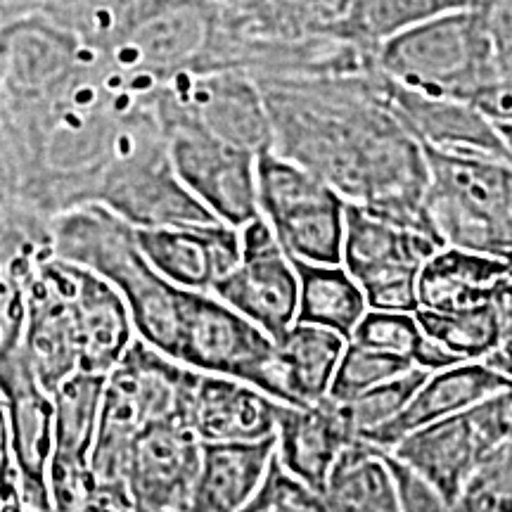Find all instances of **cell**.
Returning a JSON list of instances; mask_svg holds the SVG:
<instances>
[{
	"mask_svg": "<svg viewBox=\"0 0 512 512\" xmlns=\"http://www.w3.org/2000/svg\"><path fill=\"white\" fill-rule=\"evenodd\" d=\"M256 83L271 114L275 152L323 178L349 204L439 235L427 214L425 145L389 105L380 67Z\"/></svg>",
	"mask_w": 512,
	"mask_h": 512,
	"instance_id": "6da1fadb",
	"label": "cell"
},
{
	"mask_svg": "<svg viewBox=\"0 0 512 512\" xmlns=\"http://www.w3.org/2000/svg\"><path fill=\"white\" fill-rule=\"evenodd\" d=\"M53 252L117 285L138 337L171 361L200 373L238 377L290 403L278 349L264 330L214 292L171 283L136 240V228L102 204H83L50 221Z\"/></svg>",
	"mask_w": 512,
	"mask_h": 512,
	"instance_id": "7a4b0ae2",
	"label": "cell"
},
{
	"mask_svg": "<svg viewBox=\"0 0 512 512\" xmlns=\"http://www.w3.org/2000/svg\"><path fill=\"white\" fill-rule=\"evenodd\" d=\"M192 375L195 370L159 354L140 337L133 342L124 361L107 375L91 456L93 482L128 484V465L140 434L157 420H188Z\"/></svg>",
	"mask_w": 512,
	"mask_h": 512,
	"instance_id": "3957f363",
	"label": "cell"
},
{
	"mask_svg": "<svg viewBox=\"0 0 512 512\" xmlns=\"http://www.w3.org/2000/svg\"><path fill=\"white\" fill-rule=\"evenodd\" d=\"M377 67L408 91L479 105L494 50L479 5L422 22L377 50Z\"/></svg>",
	"mask_w": 512,
	"mask_h": 512,
	"instance_id": "277c9868",
	"label": "cell"
},
{
	"mask_svg": "<svg viewBox=\"0 0 512 512\" xmlns=\"http://www.w3.org/2000/svg\"><path fill=\"white\" fill-rule=\"evenodd\" d=\"M95 204L114 211L133 228L219 221L178 176L159 112L140 114L124 128Z\"/></svg>",
	"mask_w": 512,
	"mask_h": 512,
	"instance_id": "5b68a950",
	"label": "cell"
},
{
	"mask_svg": "<svg viewBox=\"0 0 512 512\" xmlns=\"http://www.w3.org/2000/svg\"><path fill=\"white\" fill-rule=\"evenodd\" d=\"M259 211L292 261L344 264L349 202L275 150L256 159Z\"/></svg>",
	"mask_w": 512,
	"mask_h": 512,
	"instance_id": "8992f818",
	"label": "cell"
},
{
	"mask_svg": "<svg viewBox=\"0 0 512 512\" xmlns=\"http://www.w3.org/2000/svg\"><path fill=\"white\" fill-rule=\"evenodd\" d=\"M441 247L446 242L439 235L382 211L349 204L344 266L363 287L370 309L418 311L420 271Z\"/></svg>",
	"mask_w": 512,
	"mask_h": 512,
	"instance_id": "52a82bcc",
	"label": "cell"
},
{
	"mask_svg": "<svg viewBox=\"0 0 512 512\" xmlns=\"http://www.w3.org/2000/svg\"><path fill=\"white\" fill-rule=\"evenodd\" d=\"M159 117L178 176L216 219L242 228L261 216L256 188L259 155L216 136L164 100L159 102Z\"/></svg>",
	"mask_w": 512,
	"mask_h": 512,
	"instance_id": "ba28073f",
	"label": "cell"
},
{
	"mask_svg": "<svg viewBox=\"0 0 512 512\" xmlns=\"http://www.w3.org/2000/svg\"><path fill=\"white\" fill-rule=\"evenodd\" d=\"M219 24V0H145L131 31L107 57L121 69L162 81L209 72Z\"/></svg>",
	"mask_w": 512,
	"mask_h": 512,
	"instance_id": "9c48e42d",
	"label": "cell"
},
{
	"mask_svg": "<svg viewBox=\"0 0 512 512\" xmlns=\"http://www.w3.org/2000/svg\"><path fill=\"white\" fill-rule=\"evenodd\" d=\"M238 266L219 280L214 294L252 320L273 342L294 328L299 316V275L264 216L240 228Z\"/></svg>",
	"mask_w": 512,
	"mask_h": 512,
	"instance_id": "30bf717a",
	"label": "cell"
},
{
	"mask_svg": "<svg viewBox=\"0 0 512 512\" xmlns=\"http://www.w3.org/2000/svg\"><path fill=\"white\" fill-rule=\"evenodd\" d=\"M95 50L43 12L0 24V110L38 105L55 95Z\"/></svg>",
	"mask_w": 512,
	"mask_h": 512,
	"instance_id": "8fae6325",
	"label": "cell"
},
{
	"mask_svg": "<svg viewBox=\"0 0 512 512\" xmlns=\"http://www.w3.org/2000/svg\"><path fill=\"white\" fill-rule=\"evenodd\" d=\"M0 411V432L8 437L12 456L22 472L27 505L53 512L48 467L53 453L55 401L38 382L22 347L0 354Z\"/></svg>",
	"mask_w": 512,
	"mask_h": 512,
	"instance_id": "7c38bea8",
	"label": "cell"
},
{
	"mask_svg": "<svg viewBox=\"0 0 512 512\" xmlns=\"http://www.w3.org/2000/svg\"><path fill=\"white\" fill-rule=\"evenodd\" d=\"M162 100L254 155L273 150L271 114L252 76L233 69L183 72L166 83Z\"/></svg>",
	"mask_w": 512,
	"mask_h": 512,
	"instance_id": "4fadbf2b",
	"label": "cell"
},
{
	"mask_svg": "<svg viewBox=\"0 0 512 512\" xmlns=\"http://www.w3.org/2000/svg\"><path fill=\"white\" fill-rule=\"evenodd\" d=\"M202 465V441L185 418L152 422L128 465L136 512H190Z\"/></svg>",
	"mask_w": 512,
	"mask_h": 512,
	"instance_id": "5bb4252c",
	"label": "cell"
},
{
	"mask_svg": "<svg viewBox=\"0 0 512 512\" xmlns=\"http://www.w3.org/2000/svg\"><path fill=\"white\" fill-rule=\"evenodd\" d=\"M107 375L76 373L53 392L55 427L48 486L53 512H76L91 482Z\"/></svg>",
	"mask_w": 512,
	"mask_h": 512,
	"instance_id": "9a60e30c",
	"label": "cell"
},
{
	"mask_svg": "<svg viewBox=\"0 0 512 512\" xmlns=\"http://www.w3.org/2000/svg\"><path fill=\"white\" fill-rule=\"evenodd\" d=\"M136 240L164 278L197 292H214L242 256L240 228L223 221L136 228Z\"/></svg>",
	"mask_w": 512,
	"mask_h": 512,
	"instance_id": "2e32d148",
	"label": "cell"
},
{
	"mask_svg": "<svg viewBox=\"0 0 512 512\" xmlns=\"http://www.w3.org/2000/svg\"><path fill=\"white\" fill-rule=\"evenodd\" d=\"M387 98L403 124L430 150L448 155L494 157L512 162L501 126L477 105L453 98L415 93L387 76Z\"/></svg>",
	"mask_w": 512,
	"mask_h": 512,
	"instance_id": "e0dca14e",
	"label": "cell"
},
{
	"mask_svg": "<svg viewBox=\"0 0 512 512\" xmlns=\"http://www.w3.org/2000/svg\"><path fill=\"white\" fill-rule=\"evenodd\" d=\"M283 406L252 382L195 370L188 422L200 441H261L278 437Z\"/></svg>",
	"mask_w": 512,
	"mask_h": 512,
	"instance_id": "ac0fdd59",
	"label": "cell"
},
{
	"mask_svg": "<svg viewBox=\"0 0 512 512\" xmlns=\"http://www.w3.org/2000/svg\"><path fill=\"white\" fill-rule=\"evenodd\" d=\"M491 451L494 446L470 408L408 434L389 453L456 503Z\"/></svg>",
	"mask_w": 512,
	"mask_h": 512,
	"instance_id": "d6986e66",
	"label": "cell"
},
{
	"mask_svg": "<svg viewBox=\"0 0 512 512\" xmlns=\"http://www.w3.org/2000/svg\"><path fill=\"white\" fill-rule=\"evenodd\" d=\"M354 441V427L342 401L325 396L306 406H283L278 422V460L287 475L311 494L325 489L332 467Z\"/></svg>",
	"mask_w": 512,
	"mask_h": 512,
	"instance_id": "ffe728a7",
	"label": "cell"
},
{
	"mask_svg": "<svg viewBox=\"0 0 512 512\" xmlns=\"http://www.w3.org/2000/svg\"><path fill=\"white\" fill-rule=\"evenodd\" d=\"M512 380L491 368L486 361H465L441 370H432L427 380L420 384L418 392L403 406V411L384 422L382 427L368 432L363 441L384 451H392L408 434L446 420L451 415L465 413L491 396L508 387Z\"/></svg>",
	"mask_w": 512,
	"mask_h": 512,
	"instance_id": "44dd1931",
	"label": "cell"
},
{
	"mask_svg": "<svg viewBox=\"0 0 512 512\" xmlns=\"http://www.w3.org/2000/svg\"><path fill=\"white\" fill-rule=\"evenodd\" d=\"M294 494L316 512H403L389 451L363 439L344 448L320 494H311L297 479Z\"/></svg>",
	"mask_w": 512,
	"mask_h": 512,
	"instance_id": "7402d4cb",
	"label": "cell"
},
{
	"mask_svg": "<svg viewBox=\"0 0 512 512\" xmlns=\"http://www.w3.org/2000/svg\"><path fill=\"white\" fill-rule=\"evenodd\" d=\"M76 323L81 342V373L110 375L138 339L124 294L93 268L76 264Z\"/></svg>",
	"mask_w": 512,
	"mask_h": 512,
	"instance_id": "603a6c76",
	"label": "cell"
},
{
	"mask_svg": "<svg viewBox=\"0 0 512 512\" xmlns=\"http://www.w3.org/2000/svg\"><path fill=\"white\" fill-rule=\"evenodd\" d=\"M278 437L261 441H202V465L190 512H242L264 486Z\"/></svg>",
	"mask_w": 512,
	"mask_h": 512,
	"instance_id": "cb8c5ba5",
	"label": "cell"
},
{
	"mask_svg": "<svg viewBox=\"0 0 512 512\" xmlns=\"http://www.w3.org/2000/svg\"><path fill=\"white\" fill-rule=\"evenodd\" d=\"M512 261L498 254L441 247L422 266L418 278V309L453 313L491 304Z\"/></svg>",
	"mask_w": 512,
	"mask_h": 512,
	"instance_id": "d4e9b609",
	"label": "cell"
},
{
	"mask_svg": "<svg viewBox=\"0 0 512 512\" xmlns=\"http://www.w3.org/2000/svg\"><path fill=\"white\" fill-rule=\"evenodd\" d=\"M347 344L349 337L311 323H294V328L275 342L280 377L292 406L318 403L330 394Z\"/></svg>",
	"mask_w": 512,
	"mask_h": 512,
	"instance_id": "484cf974",
	"label": "cell"
},
{
	"mask_svg": "<svg viewBox=\"0 0 512 512\" xmlns=\"http://www.w3.org/2000/svg\"><path fill=\"white\" fill-rule=\"evenodd\" d=\"M472 5H477L475 0H351L332 24V34L377 55L384 43L408 29Z\"/></svg>",
	"mask_w": 512,
	"mask_h": 512,
	"instance_id": "4316f807",
	"label": "cell"
},
{
	"mask_svg": "<svg viewBox=\"0 0 512 512\" xmlns=\"http://www.w3.org/2000/svg\"><path fill=\"white\" fill-rule=\"evenodd\" d=\"M299 275L297 323L323 325L351 337L370 311L368 297L344 264L292 261Z\"/></svg>",
	"mask_w": 512,
	"mask_h": 512,
	"instance_id": "83f0119b",
	"label": "cell"
},
{
	"mask_svg": "<svg viewBox=\"0 0 512 512\" xmlns=\"http://www.w3.org/2000/svg\"><path fill=\"white\" fill-rule=\"evenodd\" d=\"M422 332L453 363L486 361L501 344V318L496 302L467 311H415Z\"/></svg>",
	"mask_w": 512,
	"mask_h": 512,
	"instance_id": "f1b7e54d",
	"label": "cell"
},
{
	"mask_svg": "<svg viewBox=\"0 0 512 512\" xmlns=\"http://www.w3.org/2000/svg\"><path fill=\"white\" fill-rule=\"evenodd\" d=\"M143 3L145 0H57L41 12L86 48L110 55L131 31Z\"/></svg>",
	"mask_w": 512,
	"mask_h": 512,
	"instance_id": "f546056e",
	"label": "cell"
},
{
	"mask_svg": "<svg viewBox=\"0 0 512 512\" xmlns=\"http://www.w3.org/2000/svg\"><path fill=\"white\" fill-rule=\"evenodd\" d=\"M349 339L382 351H392V354L408 358L415 366L425 370L456 366L451 358L441 354L430 339L425 337L415 313L370 309L361 323L356 325L354 335Z\"/></svg>",
	"mask_w": 512,
	"mask_h": 512,
	"instance_id": "4dcf8cb0",
	"label": "cell"
},
{
	"mask_svg": "<svg viewBox=\"0 0 512 512\" xmlns=\"http://www.w3.org/2000/svg\"><path fill=\"white\" fill-rule=\"evenodd\" d=\"M494 50L491 81L479 100V110L498 124L512 121V0H479Z\"/></svg>",
	"mask_w": 512,
	"mask_h": 512,
	"instance_id": "1f68e13d",
	"label": "cell"
},
{
	"mask_svg": "<svg viewBox=\"0 0 512 512\" xmlns=\"http://www.w3.org/2000/svg\"><path fill=\"white\" fill-rule=\"evenodd\" d=\"M413 368L418 366L408 358L349 339L328 396L335 401H351L366 394L368 389L377 387V384L406 375Z\"/></svg>",
	"mask_w": 512,
	"mask_h": 512,
	"instance_id": "d6a6232c",
	"label": "cell"
},
{
	"mask_svg": "<svg viewBox=\"0 0 512 512\" xmlns=\"http://www.w3.org/2000/svg\"><path fill=\"white\" fill-rule=\"evenodd\" d=\"M430 373L432 370L413 368L406 375L396 377V380L377 384V387L368 389L366 394L356 396V399L342 401L356 439H363L368 432L396 418Z\"/></svg>",
	"mask_w": 512,
	"mask_h": 512,
	"instance_id": "836d02e7",
	"label": "cell"
},
{
	"mask_svg": "<svg viewBox=\"0 0 512 512\" xmlns=\"http://www.w3.org/2000/svg\"><path fill=\"white\" fill-rule=\"evenodd\" d=\"M242 512H316L299 501L294 494V479L287 475L280 465L278 453L268 472L264 486H261L259 494L254 496V501L247 505Z\"/></svg>",
	"mask_w": 512,
	"mask_h": 512,
	"instance_id": "e575fe53",
	"label": "cell"
},
{
	"mask_svg": "<svg viewBox=\"0 0 512 512\" xmlns=\"http://www.w3.org/2000/svg\"><path fill=\"white\" fill-rule=\"evenodd\" d=\"M477 415L479 425L484 427L486 437H489L491 446L503 444V441L512 439V382L501 392L491 396L472 408Z\"/></svg>",
	"mask_w": 512,
	"mask_h": 512,
	"instance_id": "d590c367",
	"label": "cell"
},
{
	"mask_svg": "<svg viewBox=\"0 0 512 512\" xmlns=\"http://www.w3.org/2000/svg\"><path fill=\"white\" fill-rule=\"evenodd\" d=\"M494 302L498 309V318H501V344H498L494 354L486 358V363L512 380V268L505 275L501 287H498Z\"/></svg>",
	"mask_w": 512,
	"mask_h": 512,
	"instance_id": "8d00e7d4",
	"label": "cell"
},
{
	"mask_svg": "<svg viewBox=\"0 0 512 512\" xmlns=\"http://www.w3.org/2000/svg\"><path fill=\"white\" fill-rule=\"evenodd\" d=\"M496 254L498 256L512 254V169L508 178V188H505L501 209H498V219H496Z\"/></svg>",
	"mask_w": 512,
	"mask_h": 512,
	"instance_id": "74e56055",
	"label": "cell"
},
{
	"mask_svg": "<svg viewBox=\"0 0 512 512\" xmlns=\"http://www.w3.org/2000/svg\"><path fill=\"white\" fill-rule=\"evenodd\" d=\"M53 3L57 0H0V24L24 15H34V12L46 10Z\"/></svg>",
	"mask_w": 512,
	"mask_h": 512,
	"instance_id": "f35d334b",
	"label": "cell"
},
{
	"mask_svg": "<svg viewBox=\"0 0 512 512\" xmlns=\"http://www.w3.org/2000/svg\"><path fill=\"white\" fill-rule=\"evenodd\" d=\"M498 126H501V133H503L505 143H508L510 152H512V121H505V124H498Z\"/></svg>",
	"mask_w": 512,
	"mask_h": 512,
	"instance_id": "ab89813d",
	"label": "cell"
},
{
	"mask_svg": "<svg viewBox=\"0 0 512 512\" xmlns=\"http://www.w3.org/2000/svg\"><path fill=\"white\" fill-rule=\"evenodd\" d=\"M349 3H351V0H330L332 10H335V12H337V17H339V15H342V12L349 8Z\"/></svg>",
	"mask_w": 512,
	"mask_h": 512,
	"instance_id": "60d3db41",
	"label": "cell"
},
{
	"mask_svg": "<svg viewBox=\"0 0 512 512\" xmlns=\"http://www.w3.org/2000/svg\"><path fill=\"white\" fill-rule=\"evenodd\" d=\"M219 3H238V0H219Z\"/></svg>",
	"mask_w": 512,
	"mask_h": 512,
	"instance_id": "b9f144b4",
	"label": "cell"
},
{
	"mask_svg": "<svg viewBox=\"0 0 512 512\" xmlns=\"http://www.w3.org/2000/svg\"><path fill=\"white\" fill-rule=\"evenodd\" d=\"M505 259H512V254H508V256H505Z\"/></svg>",
	"mask_w": 512,
	"mask_h": 512,
	"instance_id": "7bdbcfd3",
	"label": "cell"
},
{
	"mask_svg": "<svg viewBox=\"0 0 512 512\" xmlns=\"http://www.w3.org/2000/svg\"><path fill=\"white\" fill-rule=\"evenodd\" d=\"M475 3H479V0H475Z\"/></svg>",
	"mask_w": 512,
	"mask_h": 512,
	"instance_id": "ee69618b",
	"label": "cell"
}]
</instances>
